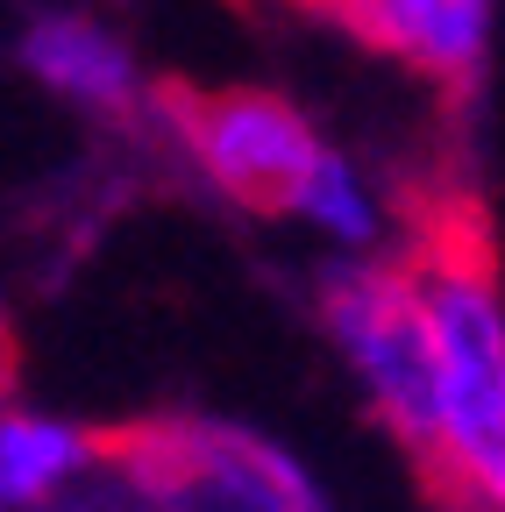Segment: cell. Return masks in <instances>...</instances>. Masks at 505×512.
<instances>
[{"label":"cell","instance_id":"6da1fadb","mask_svg":"<svg viewBox=\"0 0 505 512\" xmlns=\"http://www.w3.org/2000/svg\"><path fill=\"white\" fill-rule=\"evenodd\" d=\"M406 271L434 335L427 484L463 512H505V292L484 214L463 192H427Z\"/></svg>","mask_w":505,"mask_h":512},{"label":"cell","instance_id":"7a4b0ae2","mask_svg":"<svg viewBox=\"0 0 505 512\" xmlns=\"http://www.w3.org/2000/svg\"><path fill=\"white\" fill-rule=\"evenodd\" d=\"M100 463L164 512H335L278 441L228 420H143L100 434Z\"/></svg>","mask_w":505,"mask_h":512},{"label":"cell","instance_id":"3957f363","mask_svg":"<svg viewBox=\"0 0 505 512\" xmlns=\"http://www.w3.org/2000/svg\"><path fill=\"white\" fill-rule=\"evenodd\" d=\"M321 320L335 349L349 356L356 384L370 392V413L392 427V441L413 463L434 448V335L427 299L406 264H342L321 278Z\"/></svg>","mask_w":505,"mask_h":512},{"label":"cell","instance_id":"277c9868","mask_svg":"<svg viewBox=\"0 0 505 512\" xmlns=\"http://www.w3.org/2000/svg\"><path fill=\"white\" fill-rule=\"evenodd\" d=\"M157 114L171 128V143L185 150V164H193L221 200L257 207V214H292L299 185L328 157V143L313 136V121L292 100L257 93V86H221V93L164 86Z\"/></svg>","mask_w":505,"mask_h":512},{"label":"cell","instance_id":"5b68a950","mask_svg":"<svg viewBox=\"0 0 505 512\" xmlns=\"http://www.w3.org/2000/svg\"><path fill=\"white\" fill-rule=\"evenodd\" d=\"M321 22L349 29L363 50L406 64L413 79L441 93H470L491 57L484 0H356V8H321Z\"/></svg>","mask_w":505,"mask_h":512},{"label":"cell","instance_id":"8992f818","mask_svg":"<svg viewBox=\"0 0 505 512\" xmlns=\"http://www.w3.org/2000/svg\"><path fill=\"white\" fill-rule=\"evenodd\" d=\"M22 64L50 86L93 114H136L143 107V72H136V50L121 43L114 29L86 22V15H43L22 36Z\"/></svg>","mask_w":505,"mask_h":512},{"label":"cell","instance_id":"52a82bcc","mask_svg":"<svg viewBox=\"0 0 505 512\" xmlns=\"http://www.w3.org/2000/svg\"><path fill=\"white\" fill-rule=\"evenodd\" d=\"M86 470H100V434L50 413H0V512H50Z\"/></svg>","mask_w":505,"mask_h":512},{"label":"cell","instance_id":"ba28073f","mask_svg":"<svg viewBox=\"0 0 505 512\" xmlns=\"http://www.w3.org/2000/svg\"><path fill=\"white\" fill-rule=\"evenodd\" d=\"M292 221L335 235L342 249H370L377 235H385V214H377L363 171H356L342 150H328L321 164H313V178L299 185V200H292Z\"/></svg>","mask_w":505,"mask_h":512},{"label":"cell","instance_id":"9c48e42d","mask_svg":"<svg viewBox=\"0 0 505 512\" xmlns=\"http://www.w3.org/2000/svg\"><path fill=\"white\" fill-rule=\"evenodd\" d=\"M143 512H164V505H143Z\"/></svg>","mask_w":505,"mask_h":512}]
</instances>
